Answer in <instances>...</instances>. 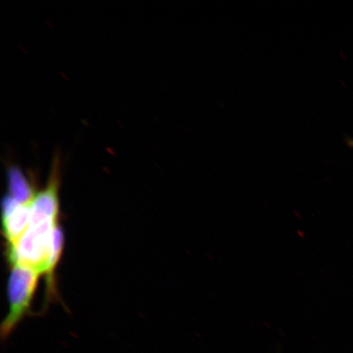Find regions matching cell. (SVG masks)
Wrapping results in <instances>:
<instances>
[{"label":"cell","instance_id":"3","mask_svg":"<svg viewBox=\"0 0 353 353\" xmlns=\"http://www.w3.org/2000/svg\"><path fill=\"white\" fill-rule=\"evenodd\" d=\"M8 197L20 205L32 204L38 192H35L32 179L22 172L19 166L12 165L7 172Z\"/></svg>","mask_w":353,"mask_h":353},{"label":"cell","instance_id":"4","mask_svg":"<svg viewBox=\"0 0 353 353\" xmlns=\"http://www.w3.org/2000/svg\"><path fill=\"white\" fill-rule=\"evenodd\" d=\"M63 245L64 233L61 228L59 227L56 229L50 254L43 272V274L46 276L48 299L52 298L55 295L54 273L61 254H63Z\"/></svg>","mask_w":353,"mask_h":353},{"label":"cell","instance_id":"2","mask_svg":"<svg viewBox=\"0 0 353 353\" xmlns=\"http://www.w3.org/2000/svg\"><path fill=\"white\" fill-rule=\"evenodd\" d=\"M32 204L20 205L7 196L2 202L3 231L8 246L20 239L29 227Z\"/></svg>","mask_w":353,"mask_h":353},{"label":"cell","instance_id":"1","mask_svg":"<svg viewBox=\"0 0 353 353\" xmlns=\"http://www.w3.org/2000/svg\"><path fill=\"white\" fill-rule=\"evenodd\" d=\"M41 273L21 265H12L8 282L10 310L0 329L2 339L12 333L22 319L28 314Z\"/></svg>","mask_w":353,"mask_h":353},{"label":"cell","instance_id":"5","mask_svg":"<svg viewBox=\"0 0 353 353\" xmlns=\"http://www.w3.org/2000/svg\"><path fill=\"white\" fill-rule=\"evenodd\" d=\"M347 145H350V147L353 148V139H348Z\"/></svg>","mask_w":353,"mask_h":353}]
</instances>
